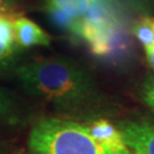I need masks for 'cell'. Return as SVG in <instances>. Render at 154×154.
<instances>
[{
	"label": "cell",
	"mask_w": 154,
	"mask_h": 154,
	"mask_svg": "<svg viewBox=\"0 0 154 154\" xmlns=\"http://www.w3.org/2000/svg\"><path fill=\"white\" fill-rule=\"evenodd\" d=\"M145 54H146V57H147V61H149V65L154 69V46L145 48Z\"/></svg>",
	"instance_id": "obj_11"
},
{
	"label": "cell",
	"mask_w": 154,
	"mask_h": 154,
	"mask_svg": "<svg viewBox=\"0 0 154 154\" xmlns=\"http://www.w3.org/2000/svg\"><path fill=\"white\" fill-rule=\"evenodd\" d=\"M14 38L20 48H32L37 46H48L51 38L37 23L26 17L17 16L11 20Z\"/></svg>",
	"instance_id": "obj_4"
},
{
	"label": "cell",
	"mask_w": 154,
	"mask_h": 154,
	"mask_svg": "<svg viewBox=\"0 0 154 154\" xmlns=\"http://www.w3.org/2000/svg\"><path fill=\"white\" fill-rule=\"evenodd\" d=\"M0 16L9 20L18 16L14 0H0Z\"/></svg>",
	"instance_id": "obj_10"
},
{
	"label": "cell",
	"mask_w": 154,
	"mask_h": 154,
	"mask_svg": "<svg viewBox=\"0 0 154 154\" xmlns=\"http://www.w3.org/2000/svg\"><path fill=\"white\" fill-rule=\"evenodd\" d=\"M135 35L144 48L154 46V17L140 18L135 26Z\"/></svg>",
	"instance_id": "obj_8"
},
{
	"label": "cell",
	"mask_w": 154,
	"mask_h": 154,
	"mask_svg": "<svg viewBox=\"0 0 154 154\" xmlns=\"http://www.w3.org/2000/svg\"><path fill=\"white\" fill-rule=\"evenodd\" d=\"M140 96L144 103L154 111V78H149L144 82L140 90Z\"/></svg>",
	"instance_id": "obj_9"
},
{
	"label": "cell",
	"mask_w": 154,
	"mask_h": 154,
	"mask_svg": "<svg viewBox=\"0 0 154 154\" xmlns=\"http://www.w3.org/2000/svg\"><path fill=\"white\" fill-rule=\"evenodd\" d=\"M116 127L132 154H154L153 121H121Z\"/></svg>",
	"instance_id": "obj_3"
},
{
	"label": "cell",
	"mask_w": 154,
	"mask_h": 154,
	"mask_svg": "<svg viewBox=\"0 0 154 154\" xmlns=\"http://www.w3.org/2000/svg\"><path fill=\"white\" fill-rule=\"evenodd\" d=\"M11 146L7 143H0V154H9Z\"/></svg>",
	"instance_id": "obj_12"
},
{
	"label": "cell",
	"mask_w": 154,
	"mask_h": 154,
	"mask_svg": "<svg viewBox=\"0 0 154 154\" xmlns=\"http://www.w3.org/2000/svg\"><path fill=\"white\" fill-rule=\"evenodd\" d=\"M20 116V109L15 97L6 89L0 88V126L15 123Z\"/></svg>",
	"instance_id": "obj_7"
},
{
	"label": "cell",
	"mask_w": 154,
	"mask_h": 154,
	"mask_svg": "<svg viewBox=\"0 0 154 154\" xmlns=\"http://www.w3.org/2000/svg\"><path fill=\"white\" fill-rule=\"evenodd\" d=\"M51 9L70 20L83 17L91 8L95 0H48Z\"/></svg>",
	"instance_id": "obj_6"
},
{
	"label": "cell",
	"mask_w": 154,
	"mask_h": 154,
	"mask_svg": "<svg viewBox=\"0 0 154 154\" xmlns=\"http://www.w3.org/2000/svg\"><path fill=\"white\" fill-rule=\"evenodd\" d=\"M15 74L29 96L63 110L81 109L96 95V86L90 73L65 57L28 62L18 66Z\"/></svg>",
	"instance_id": "obj_1"
},
{
	"label": "cell",
	"mask_w": 154,
	"mask_h": 154,
	"mask_svg": "<svg viewBox=\"0 0 154 154\" xmlns=\"http://www.w3.org/2000/svg\"><path fill=\"white\" fill-rule=\"evenodd\" d=\"M11 20L0 16V71L11 64L18 51Z\"/></svg>",
	"instance_id": "obj_5"
},
{
	"label": "cell",
	"mask_w": 154,
	"mask_h": 154,
	"mask_svg": "<svg viewBox=\"0 0 154 154\" xmlns=\"http://www.w3.org/2000/svg\"><path fill=\"white\" fill-rule=\"evenodd\" d=\"M31 154H132L96 138L85 123L44 118L34 123L28 140Z\"/></svg>",
	"instance_id": "obj_2"
}]
</instances>
